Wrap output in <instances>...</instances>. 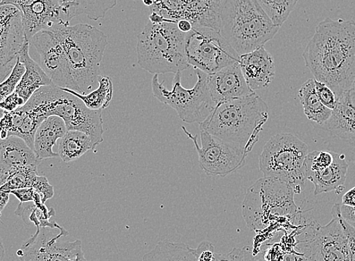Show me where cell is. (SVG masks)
Segmentation results:
<instances>
[{
	"instance_id": "obj_47",
	"label": "cell",
	"mask_w": 355,
	"mask_h": 261,
	"mask_svg": "<svg viewBox=\"0 0 355 261\" xmlns=\"http://www.w3.org/2000/svg\"><path fill=\"white\" fill-rule=\"evenodd\" d=\"M5 257V248L1 237H0V261H3Z\"/></svg>"
},
{
	"instance_id": "obj_12",
	"label": "cell",
	"mask_w": 355,
	"mask_h": 261,
	"mask_svg": "<svg viewBox=\"0 0 355 261\" xmlns=\"http://www.w3.org/2000/svg\"><path fill=\"white\" fill-rule=\"evenodd\" d=\"M69 233L55 222L53 226L39 227L35 235L17 251L21 261H83L82 242L64 241Z\"/></svg>"
},
{
	"instance_id": "obj_20",
	"label": "cell",
	"mask_w": 355,
	"mask_h": 261,
	"mask_svg": "<svg viewBox=\"0 0 355 261\" xmlns=\"http://www.w3.org/2000/svg\"><path fill=\"white\" fill-rule=\"evenodd\" d=\"M30 46L28 42H25L19 53V57L25 67V72L13 92L25 104L41 87L54 85L41 66L30 56Z\"/></svg>"
},
{
	"instance_id": "obj_37",
	"label": "cell",
	"mask_w": 355,
	"mask_h": 261,
	"mask_svg": "<svg viewBox=\"0 0 355 261\" xmlns=\"http://www.w3.org/2000/svg\"><path fill=\"white\" fill-rule=\"evenodd\" d=\"M250 247L234 248L230 253H216L214 261H248L252 253Z\"/></svg>"
},
{
	"instance_id": "obj_24",
	"label": "cell",
	"mask_w": 355,
	"mask_h": 261,
	"mask_svg": "<svg viewBox=\"0 0 355 261\" xmlns=\"http://www.w3.org/2000/svg\"><path fill=\"white\" fill-rule=\"evenodd\" d=\"M118 0H60L62 19L70 24L75 17L86 15L92 21L105 18L107 12L114 8Z\"/></svg>"
},
{
	"instance_id": "obj_26",
	"label": "cell",
	"mask_w": 355,
	"mask_h": 261,
	"mask_svg": "<svg viewBox=\"0 0 355 261\" xmlns=\"http://www.w3.org/2000/svg\"><path fill=\"white\" fill-rule=\"evenodd\" d=\"M12 114L13 129L10 137L16 136L23 139L33 150L35 133L40 124L45 120L44 118L25 106L12 111Z\"/></svg>"
},
{
	"instance_id": "obj_18",
	"label": "cell",
	"mask_w": 355,
	"mask_h": 261,
	"mask_svg": "<svg viewBox=\"0 0 355 261\" xmlns=\"http://www.w3.org/2000/svg\"><path fill=\"white\" fill-rule=\"evenodd\" d=\"M239 63L244 79L253 91L267 88L275 79L274 58L264 46L241 55Z\"/></svg>"
},
{
	"instance_id": "obj_51",
	"label": "cell",
	"mask_w": 355,
	"mask_h": 261,
	"mask_svg": "<svg viewBox=\"0 0 355 261\" xmlns=\"http://www.w3.org/2000/svg\"><path fill=\"white\" fill-rule=\"evenodd\" d=\"M83 261H87V260H83Z\"/></svg>"
},
{
	"instance_id": "obj_9",
	"label": "cell",
	"mask_w": 355,
	"mask_h": 261,
	"mask_svg": "<svg viewBox=\"0 0 355 261\" xmlns=\"http://www.w3.org/2000/svg\"><path fill=\"white\" fill-rule=\"evenodd\" d=\"M196 73L198 81L192 89L182 86L181 72L175 74L172 90L164 86V80L159 82L157 74L152 78L154 96L159 102L174 109L186 123L204 122L216 107L208 87L207 74L197 69Z\"/></svg>"
},
{
	"instance_id": "obj_22",
	"label": "cell",
	"mask_w": 355,
	"mask_h": 261,
	"mask_svg": "<svg viewBox=\"0 0 355 261\" xmlns=\"http://www.w3.org/2000/svg\"><path fill=\"white\" fill-rule=\"evenodd\" d=\"M348 170L349 164L345 155L336 153L332 165L320 172L307 174L306 179L315 185V196L332 191L340 195L345 189Z\"/></svg>"
},
{
	"instance_id": "obj_7",
	"label": "cell",
	"mask_w": 355,
	"mask_h": 261,
	"mask_svg": "<svg viewBox=\"0 0 355 261\" xmlns=\"http://www.w3.org/2000/svg\"><path fill=\"white\" fill-rule=\"evenodd\" d=\"M309 154L305 142L291 133H280L270 138L259 158V170L266 178L286 183L300 195L306 179L304 164Z\"/></svg>"
},
{
	"instance_id": "obj_38",
	"label": "cell",
	"mask_w": 355,
	"mask_h": 261,
	"mask_svg": "<svg viewBox=\"0 0 355 261\" xmlns=\"http://www.w3.org/2000/svg\"><path fill=\"white\" fill-rule=\"evenodd\" d=\"M10 195H13L18 199L21 204L29 203V201H33L36 204L43 203L39 193L33 188L15 190L10 192Z\"/></svg>"
},
{
	"instance_id": "obj_49",
	"label": "cell",
	"mask_w": 355,
	"mask_h": 261,
	"mask_svg": "<svg viewBox=\"0 0 355 261\" xmlns=\"http://www.w3.org/2000/svg\"><path fill=\"white\" fill-rule=\"evenodd\" d=\"M3 113H4L3 109H0V118H1V117L3 116ZM2 141V140H1V139H0V141Z\"/></svg>"
},
{
	"instance_id": "obj_34",
	"label": "cell",
	"mask_w": 355,
	"mask_h": 261,
	"mask_svg": "<svg viewBox=\"0 0 355 261\" xmlns=\"http://www.w3.org/2000/svg\"><path fill=\"white\" fill-rule=\"evenodd\" d=\"M24 72L25 67L18 57L10 75L2 82H0V103L13 93Z\"/></svg>"
},
{
	"instance_id": "obj_3",
	"label": "cell",
	"mask_w": 355,
	"mask_h": 261,
	"mask_svg": "<svg viewBox=\"0 0 355 261\" xmlns=\"http://www.w3.org/2000/svg\"><path fill=\"white\" fill-rule=\"evenodd\" d=\"M60 43L78 93L89 94L98 87L100 65L107 46L105 33L87 24H58L49 29Z\"/></svg>"
},
{
	"instance_id": "obj_27",
	"label": "cell",
	"mask_w": 355,
	"mask_h": 261,
	"mask_svg": "<svg viewBox=\"0 0 355 261\" xmlns=\"http://www.w3.org/2000/svg\"><path fill=\"white\" fill-rule=\"evenodd\" d=\"M96 149L87 134L79 131H67L64 137L59 140L58 156L64 163L78 159L89 150Z\"/></svg>"
},
{
	"instance_id": "obj_44",
	"label": "cell",
	"mask_w": 355,
	"mask_h": 261,
	"mask_svg": "<svg viewBox=\"0 0 355 261\" xmlns=\"http://www.w3.org/2000/svg\"><path fill=\"white\" fill-rule=\"evenodd\" d=\"M10 192L0 190V222H2L1 215L2 212L5 207L7 206L8 201H10Z\"/></svg>"
},
{
	"instance_id": "obj_13",
	"label": "cell",
	"mask_w": 355,
	"mask_h": 261,
	"mask_svg": "<svg viewBox=\"0 0 355 261\" xmlns=\"http://www.w3.org/2000/svg\"><path fill=\"white\" fill-rule=\"evenodd\" d=\"M182 129L192 140L198 154L201 170L208 175L225 177L234 173L244 165L250 153L246 148L219 139L202 129H200V146L197 136H192L184 126H182Z\"/></svg>"
},
{
	"instance_id": "obj_50",
	"label": "cell",
	"mask_w": 355,
	"mask_h": 261,
	"mask_svg": "<svg viewBox=\"0 0 355 261\" xmlns=\"http://www.w3.org/2000/svg\"><path fill=\"white\" fill-rule=\"evenodd\" d=\"M2 3V0H0V3Z\"/></svg>"
},
{
	"instance_id": "obj_43",
	"label": "cell",
	"mask_w": 355,
	"mask_h": 261,
	"mask_svg": "<svg viewBox=\"0 0 355 261\" xmlns=\"http://www.w3.org/2000/svg\"><path fill=\"white\" fill-rule=\"evenodd\" d=\"M342 205L355 207V187L349 190L347 192H345L343 197Z\"/></svg>"
},
{
	"instance_id": "obj_32",
	"label": "cell",
	"mask_w": 355,
	"mask_h": 261,
	"mask_svg": "<svg viewBox=\"0 0 355 261\" xmlns=\"http://www.w3.org/2000/svg\"><path fill=\"white\" fill-rule=\"evenodd\" d=\"M37 167L29 165L18 168L12 172L7 182L0 187V190L10 193L15 190L32 188L33 181L38 175Z\"/></svg>"
},
{
	"instance_id": "obj_36",
	"label": "cell",
	"mask_w": 355,
	"mask_h": 261,
	"mask_svg": "<svg viewBox=\"0 0 355 261\" xmlns=\"http://www.w3.org/2000/svg\"><path fill=\"white\" fill-rule=\"evenodd\" d=\"M32 188L39 193L43 204L50 199H52L55 195L53 186L51 185L45 176L37 175L35 181H33Z\"/></svg>"
},
{
	"instance_id": "obj_48",
	"label": "cell",
	"mask_w": 355,
	"mask_h": 261,
	"mask_svg": "<svg viewBox=\"0 0 355 261\" xmlns=\"http://www.w3.org/2000/svg\"><path fill=\"white\" fill-rule=\"evenodd\" d=\"M143 3L148 6L153 5V0H142Z\"/></svg>"
},
{
	"instance_id": "obj_25",
	"label": "cell",
	"mask_w": 355,
	"mask_h": 261,
	"mask_svg": "<svg viewBox=\"0 0 355 261\" xmlns=\"http://www.w3.org/2000/svg\"><path fill=\"white\" fill-rule=\"evenodd\" d=\"M299 98L308 119L323 125L332 115L329 109L321 103L315 90V80L309 79L299 90Z\"/></svg>"
},
{
	"instance_id": "obj_17",
	"label": "cell",
	"mask_w": 355,
	"mask_h": 261,
	"mask_svg": "<svg viewBox=\"0 0 355 261\" xmlns=\"http://www.w3.org/2000/svg\"><path fill=\"white\" fill-rule=\"evenodd\" d=\"M207 84L216 106L255 92L250 89L245 80L239 62L214 73L207 74Z\"/></svg>"
},
{
	"instance_id": "obj_1",
	"label": "cell",
	"mask_w": 355,
	"mask_h": 261,
	"mask_svg": "<svg viewBox=\"0 0 355 261\" xmlns=\"http://www.w3.org/2000/svg\"><path fill=\"white\" fill-rule=\"evenodd\" d=\"M302 57L315 80L338 98L348 93L355 79V21L327 18L320 22Z\"/></svg>"
},
{
	"instance_id": "obj_45",
	"label": "cell",
	"mask_w": 355,
	"mask_h": 261,
	"mask_svg": "<svg viewBox=\"0 0 355 261\" xmlns=\"http://www.w3.org/2000/svg\"><path fill=\"white\" fill-rule=\"evenodd\" d=\"M177 24L178 28L184 33L190 32L193 28L191 23L186 20L179 21Z\"/></svg>"
},
{
	"instance_id": "obj_23",
	"label": "cell",
	"mask_w": 355,
	"mask_h": 261,
	"mask_svg": "<svg viewBox=\"0 0 355 261\" xmlns=\"http://www.w3.org/2000/svg\"><path fill=\"white\" fill-rule=\"evenodd\" d=\"M67 128L62 118L51 116L40 124L33 141V151L41 160L59 156L53 147L58 140L62 139Z\"/></svg>"
},
{
	"instance_id": "obj_14",
	"label": "cell",
	"mask_w": 355,
	"mask_h": 261,
	"mask_svg": "<svg viewBox=\"0 0 355 261\" xmlns=\"http://www.w3.org/2000/svg\"><path fill=\"white\" fill-rule=\"evenodd\" d=\"M221 0H153L151 12L175 21H189L193 27H204L218 31L219 7Z\"/></svg>"
},
{
	"instance_id": "obj_5",
	"label": "cell",
	"mask_w": 355,
	"mask_h": 261,
	"mask_svg": "<svg viewBox=\"0 0 355 261\" xmlns=\"http://www.w3.org/2000/svg\"><path fill=\"white\" fill-rule=\"evenodd\" d=\"M178 21L149 22L137 37L138 63L152 74L177 73L190 66L185 55L186 33Z\"/></svg>"
},
{
	"instance_id": "obj_41",
	"label": "cell",
	"mask_w": 355,
	"mask_h": 261,
	"mask_svg": "<svg viewBox=\"0 0 355 261\" xmlns=\"http://www.w3.org/2000/svg\"><path fill=\"white\" fill-rule=\"evenodd\" d=\"M340 213L345 221L355 224V207H349L341 204Z\"/></svg>"
},
{
	"instance_id": "obj_46",
	"label": "cell",
	"mask_w": 355,
	"mask_h": 261,
	"mask_svg": "<svg viewBox=\"0 0 355 261\" xmlns=\"http://www.w3.org/2000/svg\"><path fill=\"white\" fill-rule=\"evenodd\" d=\"M351 102L355 107V79L353 82L351 89L349 91Z\"/></svg>"
},
{
	"instance_id": "obj_31",
	"label": "cell",
	"mask_w": 355,
	"mask_h": 261,
	"mask_svg": "<svg viewBox=\"0 0 355 261\" xmlns=\"http://www.w3.org/2000/svg\"><path fill=\"white\" fill-rule=\"evenodd\" d=\"M270 20L282 28L288 19L299 0H257Z\"/></svg>"
},
{
	"instance_id": "obj_10",
	"label": "cell",
	"mask_w": 355,
	"mask_h": 261,
	"mask_svg": "<svg viewBox=\"0 0 355 261\" xmlns=\"http://www.w3.org/2000/svg\"><path fill=\"white\" fill-rule=\"evenodd\" d=\"M184 50L189 65L207 74L218 72L240 59L220 33L209 28L196 26L186 33Z\"/></svg>"
},
{
	"instance_id": "obj_33",
	"label": "cell",
	"mask_w": 355,
	"mask_h": 261,
	"mask_svg": "<svg viewBox=\"0 0 355 261\" xmlns=\"http://www.w3.org/2000/svg\"><path fill=\"white\" fill-rule=\"evenodd\" d=\"M335 154L336 153L332 151L327 150H315L309 153L305 159V164H304L305 177L309 174L323 170L332 165Z\"/></svg>"
},
{
	"instance_id": "obj_15",
	"label": "cell",
	"mask_w": 355,
	"mask_h": 261,
	"mask_svg": "<svg viewBox=\"0 0 355 261\" xmlns=\"http://www.w3.org/2000/svg\"><path fill=\"white\" fill-rule=\"evenodd\" d=\"M30 44L36 48L40 57V66L55 86L79 92L64 50L52 31L38 32L31 39Z\"/></svg>"
},
{
	"instance_id": "obj_29",
	"label": "cell",
	"mask_w": 355,
	"mask_h": 261,
	"mask_svg": "<svg viewBox=\"0 0 355 261\" xmlns=\"http://www.w3.org/2000/svg\"><path fill=\"white\" fill-rule=\"evenodd\" d=\"M61 89L79 98L92 111H103L109 107L113 98V82L107 75H100L98 87L87 95H82L69 89Z\"/></svg>"
},
{
	"instance_id": "obj_8",
	"label": "cell",
	"mask_w": 355,
	"mask_h": 261,
	"mask_svg": "<svg viewBox=\"0 0 355 261\" xmlns=\"http://www.w3.org/2000/svg\"><path fill=\"white\" fill-rule=\"evenodd\" d=\"M290 185L272 178L261 179L251 186L243 204V216L251 230L263 228L270 216H288L299 213Z\"/></svg>"
},
{
	"instance_id": "obj_4",
	"label": "cell",
	"mask_w": 355,
	"mask_h": 261,
	"mask_svg": "<svg viewBox=\"0 0 355 261\" xmlns=\"http://www.w3.org/2000/svg\"><path fill=\"white\" fill-rule=\"evenodd\" d=\"M277 26L257 0H221L218 32L240 56L264 46Z\"/></svg>"
},
{
	"instance_id": "obj_2",
	"label": "cell",
	"mask_w": 355,
	"mask_h": 261,
	"mask_svg": "<svg viewBox=\"0 0 355 261\" xmlns=\"http://www.w3.org/2000/svg\"><path fill=\"white\" fill-rule=\"evenodd\" d=\"M268 117V105L254 92L218 105L212 114L200 123L199 129L251 152Z\"/></svg>"
},
{
	"instance_id": "obj_42",
	"label": "cell",
	"mask_w": 355,
	"mask_h": 261,
	"mask_svg": "<svg viewBox=\"0 0 355 261\" xmlns=\"http://www.w3.org/2000/svg\"><path fill=\"white\" fill-rule=\"evenodd\" d=\"M282 261H311L305 254L300 251H294L284 255Z\"/></svg>"
},
{
	"instance_id": "obj_6",
	"label": "cell",
	"mask_w": 355,
	"mask_h": 261,
	"mask_svg": "<svg viewBox=\"0 0 355 261\" xmlns=\"http://www.w3.org/2000/svg\"><path fill=\"white\" fill-rule=\"evenodd\" d=\"M44 119L57 116L67 131H79L90 137L96 148L104 141L103 111H92L82 100L55 85L41 87L24 105Z\"/></svg>"
},
{
	"instance_id": "obj_19",
	"label": "cell",
	"mask_w": 355,
	"mask_h": 261,
	"mask_svg": "<svg viewBox=\"0 0 355 261\" xmlns=\"http://www.w3.org/2000/svg\"><path fill=\"white\" fill-rule=\"evenodd\" d=\"M41 160L23 139L10 136L0 141V187L19 168L36 165Z\"/></svg>"
},
{
	"instance_id": "obj_16",
	"label": "cell",
	"mask_w": 355,
	"mask_h": 261,
	"mask_svg": "<svg viewBox=\"0 0 355 261\" xmlns=\"http://www.w3.org/2000/svg\"><path fill=\"white\" fill-rule=\"evenodd\" d=\"M25 42L21 11L0 6V82L11 73Z\"/></svg>"
},
{
	"instance_id": "obj_35",
	"label": "cell",
	"mask_w": 355,
	"mask_h": 261,
	"mask_svg": "<svg viewBox=\"0 0 355 261\" xmlns=\"http://www.w3.org/2000/svg\"><path fill=\"white\" fill-rule=\"evenodd\" d=\"M315 90L321 103L333 111L338 103V98L334 91L325 83L317 80H315Z\"/></svg>"
},
{
	"instance_id": "obj_39",
	"label": "cell",
	"mask_w": 355,
	"mask_h": 261,
	"mask_svg": "<svg viewBox=\"0 0 355 261\" xmlns=\"http://www.w3.org/2000/svg\"><path fill=\"white\" fill-rule=\"evenodd\" d=\"M344 227L347 233L349 261H355V224L343 218Z\"/></svg>"
},
{
	"instance_id": "obj_30",
	"label": "cell",
	"mask_w": 355,
	"mask_h": 261,
	"mask_svg": "<svg viewBox=\"0 0 355 261\" xmlns=\"http://www.w3.org/2000/svg\"><path fill=\"white\" fill-rule=\"evenodd\" d=\"M15 214L21 217L24 223L28 225L35 224L39 227L53 226L55 222H49L51 217L55 215L53 208H48L45 204H35L33 201L21 204L17 208Z\"/></svg>"
},
{
	"instance_id": "obj_21",
	"label": "cell",
	"mask_w": 355,
	"mask_h": 261,
	"mask_svg": "<svg viewBox=\"0 0 355 261\" xmlns=\"http://www.w3.org/2000/svg\"><path fill=\"white\" fill-rule=\"evenodd\" d=\"M323 125L334 136L355 147V107L349 92L338 98L331 116Z\"/></svg>"
},
{
	"instance_id": "obj_28",
	"label": "cell",
	"mask_w": 355,
	"mask_h": 261,
	"mask_svg": "<svg viewBox=\"0 0 355 261\" xmlns=\"http://www.w3.org/2000/svg\"><path fill=\"white\" fill-rule=\"evenodd\" d=\"M141 261H198L196 249L184 243L162 241Z\"/></svg>"
},
{
	"instance_id": "obj_11",
	"label": "cell",
	"mask_w": 355,
	"mask_h": 261,
	"mask_svg": "<svg viewBox=\"0 0 355 261\" xmlns=\"http://www.w3.org/2000/svg\"><path fill=\"white\" fill-rule=\"evenodd\" d=\"M340 208L341 204H335L332 221L324 226L314 222L300 242V252L311 261H349L348 237Z\"/></svg>"
},
{
	"instance_id": "obj_40",
	"label": "cell",
	"mask_w": 355,
	"mask_h": 261,
	"mask_svg": "<svg viewBox=\"0 0 355 261\" xmlns=\"http://www.w3.org/2000/svg\"><path fill=\"white\" fill-rule=\"evenodd\" d=\"M25 103L19 96L12 93L0 103V109H3L5 111L12 112L23 107Z\"/></svg>"
}]
</instances>
